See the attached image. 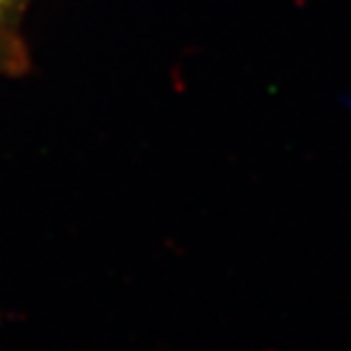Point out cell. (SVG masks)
Segmentation results:
<instances>
[{"mask_svg":"<svg viewBox=\"0 0 351 351\" xmlns=\"http://www.w3.org/2000/svg\"><path fill=\"white\" fill-rule=\"evenodd\" d=\"M30 0H0V71L21 58L19 27Z\"/></svg>","mask_w":351,"mask_h":351,"instance_id":"obj_1","label":"cell"}]
</instances>
